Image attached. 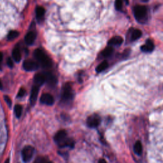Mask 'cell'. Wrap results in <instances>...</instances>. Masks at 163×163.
<instances>
[{"instance_id":"cell-18","label":"cell","mask_w":163,"mask_h":163,"mask_svg":"<svg viewBox=\"0 0 163 163\" xmlns=\"http://www.w3.org/2000/svg\"><path fill=\"white\" fill-rule=\"evenodd\" d=\"M134 151L135 152V154L138 156H140L141 154L143 151V147L140 141H137L135 143V144L134 145Z\"/></svg>"},{"instance_id":"cell-29","label":"cell","mask_w":163,"mask_h":163,"mask_svg":"<svg viewBox=\"0 0 163 163\" xmlns=\"http://www.w3.org/2000/svg\"><path fill=\"white\" fill-rule=\"evenodd\" d=\"M2 59H3V54L2 52H0V63H1Z\"/></svg>"},{"instance_id":"cell-21","label":"cell","mask_w":163,"mask_h":163,"mask_svg":"<svg viewBox=\"0 0 163 163\" xmlns=\"http://www.w3.org/2000/svg\"><path fill=\"white\" fill-rule=\"evenodd\" d=\"M19 35V33L18 31H10L9 32L8 36H7V38L8 40L11 41V40H13L14 39H15L16 38H17Z\"/></svg>"},{"instance_id":"cell-28","label":"cell","mask_w":163,"mask_h":163,"mask_svg":"<svg viewBox=\"0 0 163 163\" xmlns=\"http://www.w3.org/2000/svg\"><path fill=\"white\" fill-rule=\"evenodd\" d=\"M98 162H99V163H102V162H104V163H106L107 162V161L105 160V159H100V160H99L98 161Z\"/></svg>"},{"instance_id":"cell-27","label":"cell","mask_w":163,"mask_h":163,"mask_svg":"<svg viewBox=\"0 0 163 163\" xmlns=\"http://www.w3.org/2000/svg\"><path fill=\"white\" fill-rule=\"evenodd\" d=\"M49 161H47V159H45V158L43 157H38L37 158V159L35 161V162H38V163H42V162H47Z\"/></svg>"},{"instance_id":"cell-20","label":"cell","mask_w":163,"mask_h":163,"mask_svg":"<svg viewBox=\"0 0 163 163\" xmlns=\"http://www.w3.org/2000/svg\"><path fill=\"white\" fill-rule=\"evenodd\" d=\"M114 49L111 46H109L107 47L105 49L103 50V52H101V56L103 57H108L111 55V54L113 53Z\"/></svg>"},{"instance_id":"cell-13","label":"cell","mask_w":163,"mask_h":163,"mask_svg":"<svg viewBox=\"0 0 163 163\" xmlns=\"http://www.w3.org/2000/svg\"><path fill=\"white\" fill-rule=\"evenodd\" d=\"M46 77V82L50 86H54L57 84V78L56 77L50 72L45 73Z\"/></svg>"},{"instance_id":"cell-9","label":"cell","mask_w":163,"mask_h":163,"mask_svg":"<svg viewBox=\"0 0 163 163\" xmlns=\"http://www.w3.org/2000/svg\"><path fill=\"white\" fill-rule=\"evenodd\" d=\"M40 90V86L38 85H35L33 86L31 89V93L30 96V103L31 105H35Z\"/></svg>"},{"instance_id":"cell-31","label":"cell","mask_w":163,"mask_h":163,"mask_svg":"<svg viewBox=\"0 0 163 163\" xmlns=\"http://www.w3.org/2000/svg\"><path fill=\"white\" fill-rule=\"evenodd\" d=\"M141 1H142L143 2H144V3H146V2H148L149 1V0H141Z\"/></svg>"},{"instance_id":"cell-23","label":"cell","mask_w":163,"mask_h":163,"mask_svg":"<svg viewBox=\"0 0 163 163\" xmlns=\"http://www.w3.org/2000/svg\"><path fill=\"white\" fill-rule=\"evenodd\" d=\"M115 6L117 10H120L122 6V0H115Z\"/></svg>"},{"instance_id":"cell-1","label":"cell","mask_w":163,"mask_h":163,"mask_svg":"<svg viewBox=\"0 0 163 163\" xmlns=\"http://www.w3.org/2000/svg\"><path fill=\"white\" fill-rule=\"evenodd\" d=\"M34 57L45 68H49L52 66V61L42 50L37 48L34 52Z\"/></svg>"},{"instance_id":"cell-16","label":"cell","mask_w":163,"mask_h":163,"mask_svg":"<svg viewBox=\"0 0 163 163\" xmlns=\"http://www.w3.org/2000/svg\"><path fill=\"white\" fill-rule=\"evenodd\" d=\"M45 10L44 7L38 6L36 9V14L37 19L38 20L43 19L45 15Z\"/></svg>"},{"instance_id":"cell-14","label":"cell","mask_w":163,"mask_h":163,"mask_svg":"<svg viewBox=\"0 0 163 163\" xmlns=\"http://www.w3.org/2000/svg\"><path fill=\"white\" fill-rule=\"evenodd\" d=\"M122 42H123V39L121 36H117L114 38H111L108 43L109 46H119L120 45Z\"/></svg>"},{"instance_id":"cell-8","label":"cell","mask_w":163,"mask_h":163,"mask_svg":"<svg viewBox=\"0 0 163 163\" xmlns=\"http://www.w3.org/2000/svg\"><path fill=\"white\" fill-rule=\"evenodd\" d=\"M40 103L44 105L51 106L54 103V99L51 94L48 93H45L41 96Z\"/></svg>"},{"instance_id":"cell-3","label":"cell","mask_w":163,"mask_h":163,"mask_svg":"<svg viewBox=\"0 0 163 163\" xmlns=\"http://www.w3.org/2000/svg\"><path fill=\"white\" fill-rule=\"evenodd\" d=\"M74 96L73 94V90L72 89V87L69 85V84H66L63 90V94H62V100L63 101H70L72 100Z\"/></svg>"},{"instance_id":"cell-10","label":"cell","mask_w":163,"mask_h":163,"mask_svg":"<svg viewBox=\"0 0 163 163\" xmlns=\"http://www.w3.org/2000/svg\"><path fill=\"white\" fill-rule=\"evenodd\" d=\"M154 49V44L151 40H147L145 44L141 47V50L144 52H151Z\"/></svg>"},{"instance_id":"cell-2","label":"cell","mask_w":163,"mask_h":163,"mask_svg":"<svg viewBox=\"0 0 163 163\" xmlns=\"http://www.w3.org/2000/svg\"><path fill=\"white\" fill-rule=\"evenodd\" d=\"M134 15L137 21L143 23L147 17V8L143 5H137L134 8Z\"/></svg>"},{"instance_id":"cell-4","label":"cell","mask_w":163,"mask_h":163,"mask_svg":"<svg viewBox=\"0 0 163 163\" xmlns=\"http://www.w3.org/2000/svg\"><path fill=\"white\" fill-rule=\"evenodd\" d=\"M35 148L32 146H26L22 151V157L24 162H29L32 159L34 154Z\"/></svg>"},{"instance_id":"cell-11","label":"cell","mask_w":163,"mask_h":163,"mask_svg":"<svg viewBox=\"0 0 163 163\" xmlns=\"http://www.w3.org/2000/svg\"><path fill=\"white\" fill-rule=\"evenodd\" d=\"M34 82L36 85H38L39 86L45 84L46 82V77L45 73H39L36 74L34 77Z\"/></svg>"},{"instance_id":"cell-19","label":"cell","mask_w":163,"mask_h":163,"mask_svg":"<svg viewBox=\"0 0 163 163\" xmlns=\"http://www.w3.org/2000/svg\"><path fill=\"white\" fill-rule=\"evenodd\" d=\"M108 67V63L107 61H104L103 62H102L101 63H100L96 68V72L98 73H101L102 71H103L104 70H105Z\"/></svg>"},{"instance_id":"cell-17","label":"cell","mask_w":163,"mask_h":163,"mask_svg":"<svg viewBox=\"0 0 163 163\" xmlns=\"http://www.w3.org/2000/svg\"><path fill=\"white\" fill-rule=\"evenodd\" d=\"M142 35V33L140 29H134L132 31L131 35V42H134L136 40L139 39Z\"/></svg>"},{"instance_id":"cell-6","label":"cell","mask_w":163,"mask_h":163,"mask_svg":"<svg viewBox=\"0 0 163 163\" xmlns=\"http://www.w3.org/2000/svg\"><path fill=\"white\" fill-rule=\"evenodd\" d=\"M67 140V132L65 130H60L54 136V141L61 147L64 142Z\"/></svg>"},{"instance_id":"cell-24","label":"cell","mask_w":163,"mask_h":163,"mask_svg":"<svg viewBox=\"0 0 163 163\" xmlns=\"http://www.w3.org/2000/svg\"><path fill=\"white\" fill-rule=\"evenodd\" d=\"M25 94H26V90L24 88H21L19 91L17 97L18 98H22L25 95Z\"/></svg>"},{"instance_id":"cell-7","label":"cell","mask_w":163,"mask_h":163,"mask_svg":"<svg viewBox=\"0 0 163 163\" xmlns=\"http://www.w3.org/2000/svg\"><path fill=\"white\" fill-rule=\"evenodd\" d=\"M23 68L27 71H33L37 70L39 68V65L33 60L27 59L24 61Z\"/></svg>"},{"instance_id":"cell-25","label":"cell","mask_w":163,"mask_h":163,"mask_svg":"<svg viewBox=\"0 0 163 163\" xmlns=\"http://www.w3.org/2000/svg\"><path fill=\"white\" fill-rule=\"evenodd\" d=\"M5 100L6 101V104L8 105V107H12V100H11V99H10L7 96H5Z\"/></svg>"},{"instance_id":"cell-30","label":"cell","mask_w":163,"mask_h":163,"mask_svg":"<svg viewBox=\"0 0 163 163\" xmlns=\"http://www.w3.org/2000/svg\"><path fill=\"white\" fill-rule=\"evenodd\" d=\"M3 89V85H2V82L0 81V89Z\"/></svg>"},{"instance_id":"cell-26","label":"cell","mask_w":163,"mask_h":163,"mask_svg":"<svg viewBox=\"0 0 163 163\" xmlns=\"http://www.w3.org/2000/svg\"><path fill=\"white\" fill-rule=\"evenodd\" d=\"M7 65L10 67V68H13L14 66V63H13V61L12 59L10 58V57H8L7 59Z\"/></svg>"},{"instance_id":"cell-32","label":"cell","mask_w":163,"mask_h":163,"mask_svg":"<svg viewBox=\"0 0 163 163\" xmlns=\"http://www.w3.org/2000/svg\"><path fill=\"white\" fill-rule=\"evenodd\" d=\"M124 2H126V4H128L129 3V0H124Z\"/></svg>"},{"instance_id":"cell-22","label":"cell","mask_w":163,"mask_h":163,"mask_svg":"<svg viewBox=\"0 0 163 163\" xmlns=\"http://www.w3.org/2000/svg\"><path fill=\"white\" fill-rule=\"evenodd\" d=\"M14 111H15V114L16 117L17 118H19L22 115V111H23L22 106L20 105H15V108H14Z\"/></svg>"},{"instance_id":"cell-12","label":"cell","mask_w":163,"mask_h":163,"mask_svg":"<svg viewBox=\"0 0 163 163\" xmlns=\"http://www.w3.org/2000/svg\"><path fill=\"white\" fill-rule=\"evenodd\" d=\"M36 33L34 31H29L28 32L24 38V40H25V42L27 45H32L35 41L36 39Z\"/></svg>"},{"instance_id":"cell-5","label":"cell","mask_w":163,"mask_h":163,"mask_svg":"<svg viewBox=\"0 0 163 163\" xmlns=\"http://www.w3.org/2000/svg\"><path fill=\"white\" fill-rule=\"evenodd\" d=\"M101 119L100 117L97 114H93L90 115L87 120V124L88 127L90 128H96L101 124Z\"/></svg>"},{"instance_id":"cell-15","label":"cell","mask_w":163,"mask_h":163,"mask_svg":"<svg viewBox=\"0 0 163 163\" xmlns=\"http://www.w3.org/2000/svg\"><path fill=\"white\" fill-rule=\"evenodd\" d=\"M12 57L14 60L17 63H19L21 59V53L19 48L15 47L12 51Z\"/></svg>"}]
</instances>
